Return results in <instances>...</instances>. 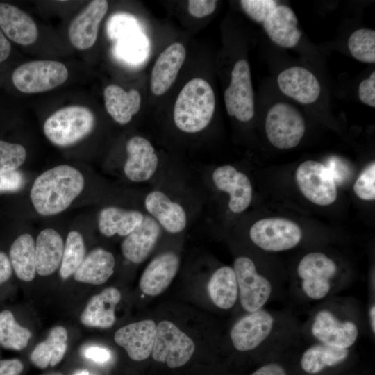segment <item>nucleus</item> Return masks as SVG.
Masks as SVG:
<instances>
[{
  "label": "nucleus",
  "mask_w": 375,
  "mask_h": 375,
  "mask_svg": "<svg viewBox=\"0 0 375 375\" xmlns=\"http://www.w3.org/2000/svg\"><path fill=\"white\" fill-rule=\"evenodd\" d=\"M74 375H90L86 370H81L77 372Z\"/></svg>",
  "instance_id": "obj_51"
},
{
  "label": "nucleus",
  "mask_w": 375,
  "mask_h": 375,
  "mask_svg": "<svg viewBox=\"0 0 375 375\" xmlns=\"http://www.w3.org/2000/svg\"><path fill=\"white\" fill-rule=\"evenodd\" d=\"M64 243L60 235L55 230H42L35 244V269L40 276H49L60 266Z\"/></svg>",
  "instance_id": "obj_26"
},
{
  "label": "nucleus",
  "mask_w": 375,
  "mask_h": 375,
  "mask_svg": "<svg viewBox=\"0 0 375 375\" xmlns=\"http://www.w3.org/2000/svg\"><path fill=\"white\" fill-rule=\"evenodd\" d=\"M0 28L9 39L21 45L33 44L38 35L33 19L20 8L0 3Z\"/></svg>",
  "instance_id": "obj_24"
},
{
  "label": "nucleus",
  "mask_w": 375,
  "mask_h": 375,
  "mask_svg": "<svg viewBox=\"0 0 375 375\" xmlns=\"http://www.w3.org/2000/svg\"><path fill=\"white\" fill-rule=\"evenodd\" d=\"M156 333V324L151 319L131 323L118 329L115 342L123 347L131 359L141 361L151 354Z\"/></svg>",
  "instance_id": "obj_16"
},
{
  "label": "nucleus",
  "mask_w": 375,
  "mask_h": 375,
  "mask_svg": "<svg viewBox=\"0 0 375 375\" xmlns=\"http://www.w3.org/2000/svg\"><path fill=\"white\" fill-rule=\"evenodd\" d=\"M360 99L364 103L375 107V72L374 71L369 78L362 81L358 88Z\"/></svg>",
  "instance_id": "obj_43"
},
{
  "label": "nucleus",
  "mask_w": 375,
  "mask_h": 375,
  "mask_svg": "<svg viewBox=\"0 0 375 375\" xmlns=\"http://www.w3.org/2000/svg\"><path fill=\"white\" fill-rule=\"evenodd\" d=\"M216 188L229 194L228 207L235 213L245 210L252 199V186L249 178L230 165L216 168L212 174Z\"/></svg>",
  "instance_id": "obj_14"
},
{
  "label": "nucleus",
  "mask_w": 375,
  "mask_h": 375,
  "mask_svg": "<svg viewBox=\"0 0 375 375\" xmlns=\"http://www.w3.org/2000/svg\"><path fill=\"white\" fill-rule=\"evenodd\" d=\"M215 108V97L210 85L204 79L188 81L178 94L174 107L176 126L187 133L203 130L210 122Z\"/></svg>",
  "instance_id": "obj_2"
},
{
  "label": "nucleus",
  "mask_w": 375,
  "mask_h": 375,
  "mask_svg": "<svg viewBox=\"0 0 375 375\" xmlns=\"http://www.w3.org/2000/svg\"><path fill=\"white\" fill-rule=\"evenodd\" d=\"M85 257V247L83 236L76 231L69 232L64 245L60 266V276L67 279L74 274Z\"/></svg>",
  "instance_id": "obj_35"
},
{
  "label": "nucleus",
  "mask_w": 375,
  "mask_h": 375,
  "mask_svg": "<svg viewBox=\"0 0 375 375\" xmlns=\"http://www.w3.org/2000/svg\"><path fill=\"white\" fill-rule=\"evenodd\" d=\"M298 20L293 10L284 5L277 6L263 26L270 39L278 45L291 48L297 45L301 32Z\"/></svg>",
  "instance_id": "obj_25"
},
{
  "label": "nucleus",
  "mask_w": 375,
  "mask_h": 375,
  "mask_svg": "<svg viewBox=\"0 0 375 375\" xmlns=\"http://www.w3.org/2000/svg\"><path fill=\"white\" fill-rule=\"evenodd\" d=\"M115 265V257L111 252L97 248L85 257L74 278L78 282L101 285L113 274Z\"/></svg>",
  "instance_id": "obj_28"
},
{
  "label": "nucleus",
  "mask_w": 375,
  "mask_h": 375,
  "mask_svg": "<svg viewBox=\"0 0 375 375\" xmlns=\"http://www.w3.org/2000/svg\"><path fill=\"white\" fill-rule=\"evenodd\" d=\"M351 55L363 62H375V31L362 28L355 31L348 40Z\"/></svg>",
  "instance_id": "obj_36"
},
{
  "label": "nucleus",
  "mask_w": 375,
  "mask_h": 375,
  "mask_svg": "<svg viewBox=\"0 0 375 375\" xmlns=\"http://www.w3.org/2000/svg\"><path fill=\"white\" fill-rule=\"evenodd\" d=\"M31 337V331L19 325L12 312H0V344L6 349L20 351L24 349Z\"/></svg>",
  "instance_id": "obj_34"
},
{
  "label": "nucleus",
  "mask_w": 375,
  "mask_h": 375,
  "mask_svg": "<svg viewBox=\"0 0 375 375\" xmlns=\"http://www.w3.org/2000/svg\"><path fill=\"white\" fill-rule=\"evenodd\" d=\"M217 3L215 0H190L188 3V12L194 17H204L215 11Z\"/></svg>",
  "instance_id": "obj_42"
},
{
  "label": "nucleus",
  "mask_w": 375,
  "mask_h": 375,
  "mask_svg": "<svg viewBox=\"0 0 375 375\" xmlns=\"http://www.w3.org/2000/svg\"><path fill=\"white\" fill-rule=\"evenodd\" d=\"M45 375H63V374L60 372H53V373H49Z\"/></svg>",
  "instance_id": "obj_52"
},
{
  "label": "nucleus",
  "mask_w": 375,
  "mask_h": 375,
  "mask_svg": "<svg viewBox=\"0 0 375 375\" xmlns=\"http://www.w3.org/2000/svg\"><path fill=\"white\" fill-rule=\"evenodd\" d=\"M349 356V349L316 342L303 352L300 365L306 373L316 374L327 367L341 364Z\"/></svg>",
  "instance_id": "obj_30"
},
{
  "label": "nucleus",
  "mask_w": 375,
  "mask_h": 375,
  "mask_svg": "<svg viewBox=\"0 0 375 375\" xmlns=\"http://www.w3.org/2000/svg\"><path fill=\"white\" fill-rule=\"evenodd\" d=\"M94 124V115L88 108L71 106L51 115L46 119L43 130L51 143L59 147H68L89 135Z\"/></svg>",
  "instance_id": "obj_3"
},
{
  "label": "nucleus",
  "mask_w": 375,
  "mask_h": 375,
  "mask_svg": "<svg viewBox=\"0 0 375 375\" xmlns=\"http://www.w3.org/2000/svg\"><path fill=\"white\" fill-rule=\"evenodd\" d=\"M353 190L360 199L372 201L375 199V164L374 162L366 167L353 185Z\"/></svg>",
  "instance_id": "obj_39"
},
{
  "label": "nucleus",
  "mask_w": 375,
  "mask_h": 375,
  "mask_svg": "<svg viewBox=\"0 0 375 375\" xmlns=\"http://www.w3.org/2000/svg\"><path fill=\"white\" fill-rule=\"evenodd\" d=\"M240 2L247 15L260 23H263L277 6L274 0H242Z\"/></svg>",
  "instance_id": "obj_40"
},
{
  "label": "nucleus",
  "mask_w": 375,
  "mask_h": 375,
  "mask_svg": "<svg viewBox=\"0 0 375 375\" xmlns=\"http://www.w3.org/2000/svg\"><path fill=\"white\" fill-rule=\"evenodd\" d=\"M85 356L98 363H104L110 358V353L106 349L90 346L84 350Z\"/></svg>",
  "instance_id": "obj_46"
},
{
  "label": "nucleus",
  "mask_w": 375,
  "mask_h": 375,
  "mask_svg": "<svg viewBox=\"0 0 375 375\" xmlns=\"http://www.w3.org/2000/svg\"><path fill=\"white\" fill-rule=\"evenodd\" d=\"M195 349L193 340L169 321H162L156 325V333L151 351L157 362L167 363L170 368L185 365Z\"/></svg>",
  "instance_id": "obj_10"
},
{
  "label": "nucleus",
  "mask_w": 375,
  "mask_h": 375,
  "mask_svg": "<svg viewBox=\"0 0 375 375\" xmlns=\"http://www.w3.org/2000/svg\"><path fill=\"white\" fill-rule=\"evenodd\" d=\"M277 82L283 94L303 104L315 102L321 92L315 75L301 67H292L281 72Z\"/></svg>",
  "instance_id": "obj_22"
},
{
  "label": "nucleus",
  "mask_w": 375,
  "mask_h": 375,
  "mask_svg": "<svg viewBox=\"0 0 375 375\" xmlns=\"http://www.w3.org/2000/svg\"><path fill=\"white\" fill-rule=\"evenodd\" d=\"M180 260L174 252L167 251L153 258L143 271L140 279L141 291L155 297L162 293L177 274Z\"/></svg>",
  "instance_id": "obj_18"
},
{
  "label": "nucleus",
  "mask_w": 375,
  "mask_h": 375,
  "mask_svg": "<svg viewBox=\"0 0 375 375\" xmlns=\"http://www.w3.org/2000/svg\"><path fill=\"white\" fill-rule=\"evenodd\" d=\"M369 324L370 326L371 331L373 334L375 333V305L374 303L372 304L369 312Z\"/></svg>",
  "instance_id": "obj_50"
},
{
  "label": "nucleus",
  "mask_w": 375,
  "mask_h": 375,
  "mask_svg": "<svg viewBox=\"0 0 375 375\" xmlns=\"http://www.w3.org/2000/svg\"><path fill=\"white\" fill-rule=\"evenodd\" d=\"M125 176L133 182H144L156 173L158 158L151 142L142 136L131 138L126 145Z\"/></svg>",
  "instance_id": "obj_15"
},
{
  "label": "nucleus",
  "mask_w": 375,
  "mask_h": 375,
  "mask_svg": "<svg viewBox=\"0 0 375 375\" xmlns=\"http://www.w3.org/2000/svg\"><path fill=\"white\" fill-rule=\"evenodd\" d=\"M144 206L150 216L167 232L176 234L185 228L188 219L184 208L163 192H149L144 199Z\"/></svg>",
  "instance_id": "obj_19"
},
{
  "label": "nucleus",
  "mask_w": 375,
  "mask_h": 375,
  "mask_svg": "<svg viewBox=\"0 0 375 375\" xmlns=\"http://www.w3.org/2000/svg\"><path fill=\"white\" fill-rule=\"evenodd\" d=\"M278 326V316L266 309L248 312L233 325L230 331L232 344L241 352L254 350L273 338Z\"/></svg>",
  "instance_id": "obj_6"
},
{
  "label": "nucleus",
  "mask_w": 375,
  "mask_h": 375,
  "mask_svg": "<svg viewBox=\"0 0 375 375\" xmlns=\"http://www.w3.org/2000/svg\"><path fill=\"white\" fill-rule=\"evenodd\" d=\"M10 261L17 276L31 281L35 276V242L27 233L19 235L10 248Z\"/></svg>",
  "instance_id": "obj_33"
},
{
  "label": "nucleus",
  "mask_w": 375,
  "mask_h": 375,
  "mask_svg": "<svg viewBox=\"0 0 375 375\" xmlns=\"http://www.w3.org/2000/svg\"><path fill=\"white\" fill-rule=\"evenodd\" d=\"M228 114L240 122H248L254 115V94L248 62L242 59L234 65L231 79L224 92Z\"/></svg>",
  "instance_id": "obj_12"
},
{
  "label": "nucleus",
  "mask_w": 375,
  "mask_h": 375,
  "mask_svg": "<svg viewBox=\"0 0 375 375\" xmlns=\"http://www.w3.org/2000/svg\"><path fill=\"white\" fill-rule=\"evenodd\" d=\"M251 375H287V373L280 364L269 362L261 366Z\"/></svg>",
  "instance_id": "obj_47"
},
{
  "label": "nucleus",
  "mask_w": 375,
  "mask_h": 375,
  "mask_svg": "<svg viewBox=\"0 0 375 375\" xmlns=\"http://www.w3.org/2000/svg\"><path fill=\"white\" fill-rule=\"evenodd\" d=\"M103 97L107 112L120 124L128 123L140 110L141 96L136 90L126 91L111 84L104 89Z\"/></svg>",
  "instance_id": "obj_27"
},
{
  "label": "nucleus",
  "mask_w": 375,
  "mask_h": 375,
  "mask_svg": "<svg viewBox=\"0 0 375 375\" xmlns=\"http://www.w3.org/2000/svg\"><path fill=\"white\" fill-rule=\"evenodd\" d=\"M24 365L19 359L0 360V375H19Z\"/></svg>",
  "instance_id": "obj_45"
},
{
  "label": "nucleus",
  "mask_w": 375,
  "mask_h": 375,
  "mask_svg": "<svg viewBox=\"0 0 375 375\" xmlns=\"http://www.w3.org/2000/svg\"><path fill=\"white\" fill-rule=\"evenodd\" d=\"M297 271L299 288L307 299H325L336 289L334 280L338 272V265L324 253H307L299 261Z\"/></svg>",
  "instance_id": "obj_5"
},
{
  "label": "nucleus",
  "mask_w": 375,
  "mask_h": 375,
  "mask_svg": "<svg viewBox=\"0 0 375 375\" xmlns=\"http://www.w3.org/2000/svg\"><path fill=\"white\" fill-rule=\"evenodd\" d=\"M67 332L62 326L53 328L47 339L39 343L30 356L31 362L40 369L58 365L67 350Z\"/></svg>",
  "instance_id": "obj_31"
},
{
  "label": "nucleus",
  "mask_w": 375,
  "mask_h": 375,
  "mask_svg": "<svg viewBox=\"0 0 375 375\" xmlns=\"http://www.w3.org/2000/svg\"><path fill=\"white\" fill-rule=\"evenodd\" d=\"M144 216L136 210L108 206L103 208L99 214V230L106 237L116 234L126 237L141 224Z\"/></svg>",
  "instance_id": "obj_29"
},
{
  "label": "nucleus",
  "mask_w": 375,
  "mask_h": 375,
  "mask_svg": "<svg viewBox=\"0 0 375 375\" xmlns=\"http://www.w3.org/2000/svg\"><path fill=\"white\" fill-rule=\"evenodd\" d=\"M209 296L219 308L228 310L235 304L238 298V288L234 270L223 266L212 274L208 284Z\"/></svg>",
  "instance_id": "obj_32"
},
{
  "label": "nucleus",
  "mask_w": 375,
  "mask_h": 375,
  "mask_svg": "<svg viewBox=\"0 0 375 375\" xmlns=\"http://www.w3.org/2000/svg\"><path fill=\"white\" fill-rule=\"evenodd\" d=\"M310 333L318 343L349 349L356 342L360 328L356 319L329 306L314 312L310 322Z\"/></svg>",
  "instance_id": "obj_4"
},
{
  "label": "nucleus",
  "mask_w": 375,
  "mask_h": 375,
  "mask_svg": "<svg viewBox=\"0 0 375 375\" xmlns=\"http://www.w3.org/2000/svg\"><path fill=\"white\" fill-rule=\"evenodd\" d=\"M160 227L151 216L144 215L141 224L126 235L122 243L124 258L135 264L144 261L157 243L161 233Z\"/></svg>",
  "instance_id": "obj_21"
},
{
  "label": "nucleus",
  "mask_w": 375,
  "mask_h": 375,
  "mask_svg": "<svg viewBox=\"0 0 375 375\" xmlns=\"http://www.w3.org/2000/svg\"><path fill=\"white\" fill-rule=\"evenodd\" d=\"M238 297L243 309L251 312L263 308L272 296V282L259 274L253 261L249 257L240 256L233 263Z\"/></svg>",
  "instance_id": "obj_8"
},
{
  "label": "nucleus",
  "mask_w": 375,
  "mask_h": 375,
  "mask_svg": "<svg viewBox=\"0 0 375 375\" xmlns=\"http://www.w3.org/2000/svg\"><path fill=\"white\" fill-rule=\"evenodd\" d=\"M305 130L301 114L290 104L276 103L267 114L265 131L267 138L278 149H291L297 146Z\"/></svg>",
  "instance_id": "obj_9"
},
{
  "label": "nucleus",
  "mask_w": 375,
  "mask_h": 375,
  "mask_svg": "<svg viewBox=\"0 0 375 375\" xmlns=\"http://www.w3.org/2000/svg\"><path fill=\"white\" fill-rule=\"evenodd\" d=\"M83 174L76 168L60 165L41 174L30 192L35 210L42 215H53L66 210L81 193Z\"/></svg>",
  "instance_id": "obj_1"
},
{
  "label": "nucleus",
  "mask_w": 375,
  "mask_h": 375,
  "mask_svg": "<svg viewBox=\"0 0 375 375\" xmlns=\"http://www.w3.org/2000/svg\"><path fill=\"white\" fill-rule=\"evenodd\" d=\"M326 168L332 175L335 183L342 184L351 175L352 170L349 165L337 157H332L327 163Z\"/></svg>",
  "instance_id": "obj_41"
},
{
  "label": "nucleus",
  "mask_w": 375,
  "mask_h": 375,
  "mask_svg": "<svg viewBox=\"0 0 375 375\" xmlns=\"http://www.w3.org/2000/svg\"><path fill=\"white\" fill-rule=\"evenodd\" d=\"M121 299V293L115 287H108L93 296L81 315V322L88 327L109 328L116 320L115 310Z\"/></svg>",
  "instance_id": "obj_23"
},
{
  "label": "nucleus",
  "mask_w": 375,
  "mask_h": 375,
  "mask_svg": "<svg viewBox=\"0 0 375 375\" xmlns=\"http://www.w3.org/2000/svg\"><path fill=\"white\" fill-rule=\"evenodd\" d=\"M108 3L106 0L91 1L85 9L70 23L68 30L72 44L79 50H85L95 43L99 24L106 15Z\"/></svg>",
  "instance_id": "obj_17"
},
{
  "label": "nucleus",
  "mask_w": 375,
  "mask_h": 375,
  "mask_svg": "<svg viewBox=\"0 0 375 375\" xmlns=\"http://www.w3.org/2000/svg\"><path fill=\"white\" fill-rule=\"evenodd\" d=\"M26 158V151L22 145L0 140V174L16 170Z\"/></svg>",
  "instance_id": "obj_37"
},
{
  "label": "nucleus",
  "mask_w": 375,
  "mask_h": 375,
  "mask_svg": "<svg viewBox=\"0 0 375 375\" xmlns=\"http://www.w3.org/2000/svg\"><path fill=\"white\" fill-rule=\"evenodd\" d=\"M66 66L54 60H34L19 65L12 73L15 87L24 93H39L51 90L68 78Z\"/></svg>",
  "instance_id": "obj_7"
},
{
  "label": "nucleus",
  "mask_w": 375,
  "mask_h": 375,
  "mask_svg": "<svg viewBox=\"0 0 375 375\" xmlns=\"http://www.w3.org/2000/svg\"><path fill=\"white\" fill-rule=\"evenodd\" d=\"M12 267L7 255L0 251V285L7 281L11 276Z\"/></svg>",
  "instance_id": "obj_48"
},
{
  "label": "nucleus",
  "mask_w": 375,
  "mask_h": 375,
  "mask_svg": "<svg viewBox=\"0 0 375 375\" xmlns=\"http://www.w3.org/2000/svg\"><path fill=\"white\" fill-rule=\"evenodd\" d=\"M296 180L303 194L311 202L328 206L337 199L336 183L326 166L306 160L298 167Z\"/></svg>",
  "instance_id": "obj_13"
},
{
  "label": "nucleus",
  "mask_w": 375,
  "mask_h": 375,
  "mask_svg": "<svg viewBox=\"0 0 375 375\" xmlns=\"http://www.w3.org/2000/svg\"><path fill=\"white\" fill-rule=\"evenodd\" d=\"M251 241L267 251L278 252L291 249L301 241L302 233L294 222L281 217L257 221L250 228Z\"/></svg>",
  "instance_id": "obj_11"
},
{
  "label": "nucleus",
  "mask_w": 375,
  "mask_h": 375,
  "mask_svg": "<svg viewBox=\"0 0 375 375\" xmlns=\"http://www.w3.org/2000/svg\"><path fill=\"white\" fill-rule=\"evenodd\" d=\"M186 56L185 47L174 42L157 58L151 75V90L156 96L165 94L175 81Z\"/></svg>",
  "instance_id": "obj_20"
},
{
  "label": "nucleus",
  "mask_w": 375,
  "mask_h": 375,
  "mask_svg": "<svg viewBox=\"0 0 375 375\" xmlns=\"http://www.w3.org/2000/svg\"><path fill=\"white\" fill-rule=\"evenodd\" d=\"M117 51L119 57L127 62H136L137 58L142 56L143 37L135 31L123 34L118 38Z\"/></svg>",
  "instance_id": "obj_38"
},
{
  "label": "nucleus",
  "mask_w": 375,
  "mask_h": 375,
  "mask_svg": "<svg viewBox=\"0 0 375 375\" xmlns=\"http://www.w3.org/2000/svg\"><path fill=\"white\" fill-rule=\"evenodd\" d=\"M23 183V176L17 170L0 174V192L17 191Z\"/></svg>",
  "instance_id": "obj_44"
},
{
  "label": "nucleus",
  "mask_w": 375,
  "mask_h": 375,
  "mask_svg": "<svg viewBox=\"0 0 375 375\" xmlns=\"http://www.w3.org/2000/svg\"><path fill=\"white\" fill-rule=\"evenodd\" d=\"M11 50L10 43L0 28V62L8 58Z\"/></svg>",
  "instance_id": "obj_49"
}]
</instances>
